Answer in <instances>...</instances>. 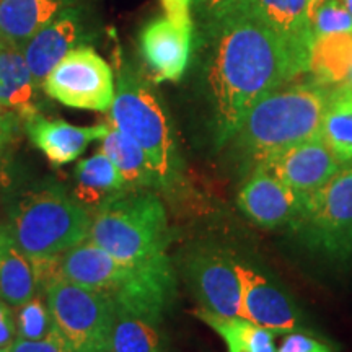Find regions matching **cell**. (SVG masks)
<instances>
[{"label": "cell", "instance_id": "cell-36", "mask_svg": "<svg viewBox=\"0 0 352 352\" xmlns=\"http://www.w3.org/2000/svg\"><path fill=\"white\" fill-rule=\"evenodd\" d=\"M323 2H324V0H308V8H310V19H311V15H314V12H315L316 8H318Z\"/></svg>", "mask_w": 352, "mask_h": 352}, {"label": "cell", "instance_id": "cell-35", "mask_svg": "<svg viewBox=\"0 0 352 352\" xmlns=\"http://www.w3.org/2000/svg\"><path fill=\"white\" fill-rule=\"evenodd\" d=\"M338 90H344V91H352V70L349 74V77L346 78V82L342 85L338 87Z\"/></svg>", "mask_w": 352, "mask_h": 352}, {"label": "cell", "instance_id": "cell-32", "mask_svg": "<svg viewBox=\"0 0 352 352\" xmlns=\"http://www.w3.org/2000/svg\"><path fill=\"white\" fill-rule=\"evenodd\" d=\"M16 340V321L12 307L0 300V349H8Z\"/></svg>", "mask_w": 352, "mask_h": 352}, {"label": "cell", "instance_id": "cell-8", "mask_svg": "<svg viewBox=\"0 0 352 352\" xmlns=\"http://www.w3.org/2000/svg\"><path fill=\"white\" fill-rule=\"evenodd\" d=\"M41 87L65 107L87 111H109L116 91L111 67L90 47L70 51Z\"/></svg>", "mask_w": 352, "mask_h": 352}, {"label": "cell", "instance_id": "cell-2", "mask_svg": "<svg viewBox=\"0 0 352 352\" xmlns=\"http://www.w3.org/2000/svg\"><path fill=\"white\" fill-rule=\"evenodd\" d=\"M333 90L310 80L284 85L259 100L230 139L246 168L320 135Z\"/></svg>", "mask_w": 352, "mask_h": 352}, {"label": "cell", "instance_id": "cell-30", "mask_svg": "<svg viewBox=\"0 0 352 352\" xmlns=\"http://www.w3.org/2000/svg\"><path fill=\"white\" fill-rule=\"evenodd\" d=\"M7 352H77L59 331L51 333L44 340H21L16 338L15 342L8 347Z\"/></svg>", "mask_w": 352, "mask_h": 352}, {"label": "cell", "instance_id": "cell-31", "mask_svg": "<svg viewBox=\"0 0 352 352\" xmlns=\"http://www.w3.org/2000/svg\"><path fill=\"white\" fill-rule=\"evenodd\" d=\"M276 352H333L327 342L316 340L310 334L292 331L284 338L283 344Z\"/></svg>", "mask_w": 352, "mask_h": 352}, {"label": "cell", "instance_id": "cell-39", "mask_svg": "<svg viewBox=\"0 0 352 352\" xmlns=\"http://www.w3.org/2000/svg\"><path fill=\"white\" fill-rule=\"evenodd\" d=\"M0 352H7V349H0Z\"/></svg>", "mask_w": 352, "mask_h": 352}, {"label": "cell", "instance_id": "cell-11", "mask_svg": "<svg viewBox=\"0 0 352 352\" xmlns=\"http://www.w3.org/2000/svg\"><path fill=\"white\" fill-rule=\"evenodd\" d=\"M303 201L344 168L321 135L294 145L264 164Z\"/></svg>", "mask_w": 352, "mask_h": 352}, {"label": "cell", "instance_id": "cell-40", "mask_svg": "<svg viewBox=\"0 0 352 352\" xmlns=\"http://www.w3.org/2000/svg\"><path fill=\"white\" fill-rule=\"evenodd\" d=\"M0 44H2V43H0Z\"/></svg>", "mask_w": 352, "mask_h": 352}, {"label": "cell", "instance_id": "cell-15", "mask_svg": "<svg viewBox=\"0 0 352 352\" xmlns=\"http://www.w3.org/2000/svg\"><path fill=\"white\" fill-rule=\"evenodd\" d=\"M82 38V23L72 8L64 10L54 20L39 28L28 43L23 52L36 85H43L47 74L56 67L70 51L76 50Z\"/></svg>", "mask_w": 352, "mask_h": 352}, {"label": "cell", "instance_id": "cell-25", "mask_svg": "<svg viewBox=\"0 0 352 352\" xmlns=\"http://www.w3.org/2000/svg\"><path fill=\"white\" fill-rule=\"evenodd\" d=\"M320 135L342 165H352V91L334 88Z\"/></svg>", "mask_w": 352, "mask_h": 352}, {"label": "cell", "instance_id": "cell-14", "mask_svg": "<svg viewBox=\"0 0 352 352\" xmlns=\"http://www.w3.org/2000/svg\"><path fill=\"white\" fill-rule=\"evenodd\" d=\"M252 10L284 43L305 74L314 43L308 0H252Z\"/></svg>", "mask_w": 352, "mask_h": 352}, {"label": "cell", "instance_id": "cell-29", "mask_svg": "<svg viewBox=\"0 0 352 352\" xmlns=\"http://www.w3.org/2000/svg\"><path fill=\"white\" fill-rule=\"evenodd\" d=\"M311 32L314 38L352 32V16L341 0H324L311 15Z\"/></svg>", "mask_w": 352, "mask_h": 352}, {"label": "cell", "instance_id": "cell-27", "mask_svg": "<svg viewBox=\"0 0 352 352\" xmlns=\"http://www.w3.org/2000/svg\"><path fill=\"white\" fill-rule=\"evenodd\" d=\"M16 338L21 340H44L56 331V323L52 318L47 302L39 296H34L16 311Z\"/></svg>", "mask_w": 352, "mask_h": 352}, {"label": "cell", "instance_id": "cell-38", "mask_svg": "<svg viewBox=\"0 0 352 352\" xmlns=\"http://www.w3.org/2000/svg\"><path fill=\"white\" fill-rule=\"evenodd\" d=\"M7 113H12V111H10V109H8V108L3 107L2 103H0V116H2V114H7Z\"/></svg>", "mask_w": 352, "mask_h": 352}, {"label": "cell", "instance_id": "cell-6", "mask_svg": "<svg viewBox=\"0 0 352 352\" xmlns=\"http://www.w3.org/2000/svg\"><path fill=\"white\" fill-rule=\"evenodd\" d=\"M303 248L329 261L352 256V165L302 201L289 223Z\"/></svg>", "mask_w": 352, "mask_h": 352}, {"label": "cell", "instance_id": "cell-12", "mask_svg": "<svg viewBox=\"0 0 352 352\" xmlns=\"http://www.w3.org/2000/svg\"><path fill=\"white\" fill-rule=\"evenodd\" d=\"M302 199L264 165L254 166L239 192V208L263 228L289 226Z\"/></svg>", "mask_w": 352, "mask_h": 352}, {"label": "cell", "instance_id": "cell-4", "mask_svg": "<svg viewBox=\"0 0 352 352\" xmlns=\"http://www.w3.org/2000/svg\"><path fill=\"white\" fill-rule=\"evenodd\" d=\"M90 223L91 215L82 202L59 186H44L26 192L13 208L6 232L30 258H47L85 241Z\"/></svg>", "mask_w": 352, "mask_h": 352}, {"label": "cell", "instance_id": "cell-19", "mask_svg": "<svg viewBox=\"0 0 352 352\" xmlns=\"http://www.w3.org/2000/svg\"><path fill=\"white\" fill-rule=\"evenodd\" d=\"M36 290L33 258L21 252L6 230H0V300L20 308L36 296Z\"/></svg>", "mask_w": 352, "mask_h": 352}, {"label": "cell", "instance_id": "cell-20", "mask_svg": "<svg viewBox=\"0 0 352 352\" xmlns=\"http://www.w3.org/2000/svg\"><path fill=\"white\" fill-rule=\"evenodd\" d=\"M352 70V32L331 33L314 38L308 57L311 80L328 88H338Z\"/></svg>", "mask_w": 352, "mask_h": 352}, {"label": "cell", "instance_id": "cell-13", "mask_svg": "<svg viewBox=\"0 0 352 352\" xmlns=\"http://www.w3.org/2000/svg\"><path fill=\"white\" fill-rule=\"evenodd\" d=\"M192 46V26L165 19L148 23L140 33V50L157 82H176L188 67Z\"/></svg>", "mask_w": 352, "mask_h": 352}, {"label": "cell", "instance_id": "cell-23", "mask_svg": "<svg viewBox=\"0 0 352 352\" xmlns=\"http://www.w3.org/2000/svg\"><path fill=\"white\" fill-rule=\"evenodd\" d=\"M101 152L108 155L114 166L120 170L126 186L134 189L158 186V176L148 160L147 153L131 138L109 124V131L101 139Z\"/></svg>", "mask_w": 352, "mask_h": 352}, {"label": "cell", "instance_id": "cell-26", "mask_svg": "<svg viewBox=\"0 0 352 352\" xmlns=\"http://www.w3.org/2000/svg\"><path fill=\"white\" fill-rule=\"evenodd\" d=\"M109 352H164L157 324L116 310L109 334Z\"/></svg>", "mask_w": 352, "mask_h": 352}, {"label": "cell", "instance_id": "cell-34", "mask_svg": "<svg viewBox=\"0 0 352 352\" xmlns=\"http://www.w3.org/2000/svg\"><path fill=\"white\" fill-rule=\"evenodd\" d=\"M19 129V120L15 113H7L0 116V151L13 139Z\"/></svg>", "mask_w": 352, "mask_h": 352}, {"label": "cell", "instance_id": "cell-5", "mask_svg": "<svg viewBox=\"0 0 352 352\" xmlns=\"http://www.w3.org/2000/svg\"><path fill=\"white\" fill-rule=\"evenodd\" d=\"M109 124L142 147L158 176L160 188H168L178 179L182 158L168 116L148 83L134 70L122 69L120 72L109 108Z\"/></svg>", "mask_w": 352, "mask_h": 352}, {"label": "cell", "instance_id": "cell-21", "mask_svg": "<svg viewBox=\"0 0 352 352\" xmlns=\"http://www.w3.org/2000/svg\"><path fill=\"white\" fill-rule=\"evenodd\" d=\"M36 87L21 50L0 44V103L26 120L38 113Z\"/></svg>", "mask_w": 352, "mask_h": 352}, {"label": "cell", "instance_id": "cell-17", "mask_svg": "<svg viewBox=\"0 0 352 352\" xmlns=\"http://www.w3.org/2000/svg\"><path fill=\"white\" fill-rule=\"evenodd\" d=\"M76 0H0V43L23 50L28 39Z\"/></svg>", "mask_w": 352, "mask_h": 352}, {"label": "cell", "instance_id": "cell-18", "mask_svg": "<svg viewBox=\"0 0 352 352\" xmlns=\"http://www.w3.org/2000/svg\"><path fill=\"white\" fill-rule=\"evenodd\" d=\"M60 271L70 283L108 294L121 276L122 264L94 241H82L60 254Z\"/></svg>", "mask_w": 352, "mask_h": 352}, {"label": "cell", "instance_id": "cell-10", "mask_svg": "<svg viewBox=\"0 0 352 352\" xmlns=\"http://www.w3.org/2000/svg\"><path fill=\"white\" fill-rule=\"evenodd\" d=\"M235 266L241 284L243 318L271 329L274 334L297 331L302 316L287 292L248 258L235 256Z\"/></svg>", "mask_w": 352, "mask_h": 352}, {"label": "cell", "instance_id": "cell-37", "mask_svg": "<svg viewBox=\"0 0 352 352\" xmlns=\"http://www.w3.org/2000/svg\"><path fill=\"white\" fill-rule=\"evenodd\" d=\"M342 2V6L346 7V10L349 12V15L352 16V0H341Z\"/></svg>", "mask_w": 352, "mask_h": 352}, {"label": "cell", "instance_id": "cell-33", "mask_svg": "<svg viewBox=\"0 0 352 352\" xmlns=\"http://www.w3.org/2000/svg\"><path fill=\"white\" fill-rule=\"evenodd\" d=\"M191 3L192 0H162L166 19L176 25L184 26H192Z\"/></svg>", "mask_w": 352, "mask_h": 352}, {"label": "cell", "instance_id": "cell-28", "mask_svg": "<svg viewBox=\"0 0 352 352\" xmlns=\"http://www.w3.org/2000/svg\"><path fill=\"white\" fill-rule=\"evenodd\" d=\"M195 13L206 32L252 8V0H192Z\"/></svg>", "mask_w": 352, "mask_h": 352}, {"label": "cell", "instance_id": "cell-24", "mask_svg": "<svg viewBox=\"0 0 352 352\" xmlns=\"http://www.w3.org/2000/svg\"><path fill=\"white\" fill-rule=\"evenodd\" d=\"M197 316L226 341L227 352H276V334L253 321L241 316H217L204 310L197 311Z\"/></svg>", "mask_w": 352, "mask_h": 352}, {"label": "cell", "instance_id": "cell-7", "mask_svg": "<svg viewBox=\"0 0 352 352\" xmlns=\"http://www.w3.org/2000/svg\"><path fill=\"white\" fill-rule=\"evenodd\" d=\"M57 331L77 352H109L116 308L100 290L57 279L43 290Z\"/></svg>", "mask_w": 352, "mask_h": 352}, {"label": "cell", "instance_id": "cell-22", "mask_svg": "<svg viewBox=\"0 0 352 352\" xmlns=\"http://www.w3.org/2000/svg\"><path fill=\"white\" fill-rule=\"evenodd\" d=\"M76 176V199L90 208H100L127 188L120 170L101 151L82 160L77 165Z\"/></svg>", "mask_w": 352, "mask_h": 352}, {"label": "cell", "instance_id": "cell-3", "mask_svg": "<svg viewBox=\"0 0 352 352\" xmlns=\"http://www.w3.org/2000/svg\"><path fill=\"white\" fill-rule=\"evenodd\" d=\"M88 239L124 266L173 270L166 253L170 227L164 204L153 192H121L91 215Z\"/></svg>", "mask_w": 352, "mask_h": 352}, {"label": "cell", "instance_id": "cell-1", "mask_svg": "<svg viewBox=\"0 0 352 352\" xmlns=\"http://www.w3.org/2000/svg\"><path fill=\"white\" fill-rule=\"evenodd\" d=\"M209 101L219 147L230 142L259 100L303 70L252 8L209 30Z\"/></svg>", "mask_w": 352, "mask_h": 352}, {"label": "cell", "instance_id": "cell-9", "mask_svg": "<svg viewBox=\"0 0 352 352\" xmlns=\"http://www.w3.org/2000/svg\"><path fill=\"white\" fill-rule=\"evenodd\" d=\"M186 279L201 303V310L217 316H241V284L235 253L199 250L186 261Z\"/></svg>", "mask_w": 352, "mask_h": 352}, {"label": "cell", "instance_id": "cell-16", "mask_svg": "<svg viewBox=\"0 0 352 352\" xmlns=\"http://www.w3.org/2000/svg\"><path fill=\"white\" fill-rule=\"evenodd\" d=\"M26 131L47 160L59 166L77 160L88 144L103 139L109 124L74 126L65 121L47 120L36 113L26 118Z\"/></svg>", "mask_w": 352, "mask_h": 352}]
</instances>
